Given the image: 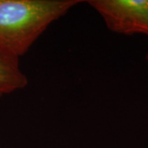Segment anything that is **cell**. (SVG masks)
Masks as SVG:
<instances>
[{
    "label": "cell",
    "instance_id": "obj_1",
    "mask_svg": "<svg viewBox=\"0 0 148 148\" xmlns=\"http://www.w3.org/2000/svg\"><path fill=\"white\" fill-rule=\"evenodd\" d=\"M81 0H0V47L17 58Z\"/></svg>",
    "mask_w": 148,
    "mask_h": 148
},
{
    "label": "cell",
    "instance_id": "obj_2",
    "mask_svg": "<svg viewBox=\"0 0 148 148\" xmlns=\"http://www.w3.org/2000/svg\"><path fill=\"white\" fill-rule=\"evenodd\" d=\"M111 32L148 37V0H90Z\"/></svg>",
    "mask_w": 148,
    "mask_h": 148
},
{
    "label": "cell",
    "instance_id": "obj_3",
    "mask_svg": "<svg viewBox=\"0 0 148 148\" xmlns=\"http://www.w3.org/2000/svg\"><path fill=\"white\" fill-rule=\"evenodd\" d=\"M27 83V77L20 69L19 58L0 47V93L21 90Z\"/></svg>",
    "mask_w": 148,
    "mask_h": 148
},
{
    "label": "cell",
    "instance_id": "obj_4",
    "mask_svg": "<svg viewBox=\"0 0 148 148\" xmlns=\"http://www.w3.org/2000/svg\"><path fill=\"white\" fill-rule=\"evenodd\" d=\"M146 59H147V63H148V53H147V56H146Z\"/></svg>",
    "mask_w": 148,
    "mask_h": 148
},
{
    "label": "cell",
    "instance_id": "obj_5",
    "mask_svg": "<svg viewBox=\"0 0 148 148\" xmlns=\"http://www.w3.org/2000/svg\"><path fill=\"white\" fill-rule=\"evenodd\" d=\"M2 95H3V94H2V93H0V96H2Z\"/></svg>",
    "mask_w": 148,
    "mask_h": 148
}]
</instances>
